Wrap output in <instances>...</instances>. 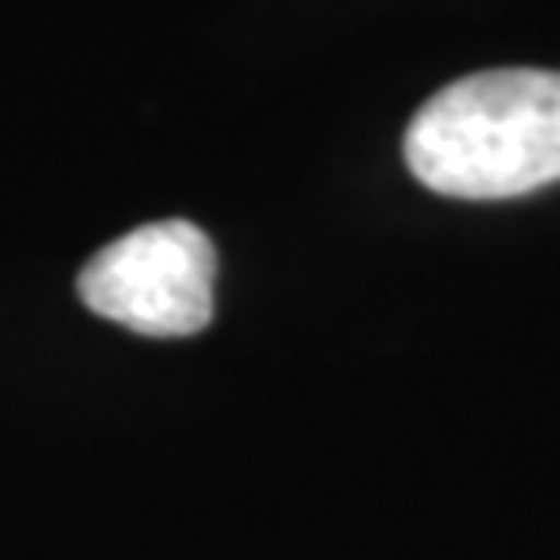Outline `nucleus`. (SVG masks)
<instances>
[{
  "mask_svg": "<svg viewBox=\"0 0 560 560\" xmlns=\"http://www.w3.org/2000/svg\"><path fill=\"white\" fill-rule=\"evenodd\" d=\"M407 171L453 200L560 183V71L502 67L441 88L407 125Z\"/></svg>",
  "mask_w": 560,
  "mask_h": 560,
  "instance_id": "obj_1",
  "label": "nucleus"
},
{
  "mask_svg": "<svg viewBox=\"0 0 560 560\" xmlns=\"http://www.w3.org/2000/svg\"><path fill=\"white\" fill-rule=\"evenodd\" d=\"M80 300L145 337H191L217 307V249L191 221L141 224L83 266Z\"/></svg>",
  "mask_w": 560,
  "mask_h": 560,
  "instance_id": "obj_2",
  "label": "nucleus"
}]
</instances>
